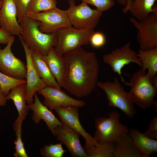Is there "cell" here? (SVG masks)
I'll return each mask as SVG.
<instances>
[{"label": "cell", "instance_id": "cell-1", "mask_svg": "<svg viewBox=\"0 0 157 157\" xmlns=\"http://www.w3.org/2000/svg\"><path fill=\"white\" fill-rule=\"evenodd\" d=\"M63 56L66 71L62 87L78 97L88 95L98 82L99 65L95 53L87 52L81 47Z\"/></svg>", "mask_w": 157, "mask_h": 157}, {"label": "cell", "instance_id": "cell-2", "mask_svg": "<svg viewBox=\"0 0 157 157\" xmlns=\"http://www.w3.org/2000/svg\"><path fill=\"white\" fill-rule=\"evenodd\" d=\"M40 22L25 16L19 23L22 31L20 36L32 51L46 55L55 47L58 42L57 31L50 33L41 32L38 29Z\"/></svg>", "mask_w": 157, "mask_h": 157}, {"label": "cell", "instance_id": "cell-3", "mask_svg": "<svg viewBox=\"0 0 157 157\" xmlns=\"http://www.w3.org/2000/svg\"><path fill=\"white\" fill-rule=\"evenodd\" d=\"M126 85L131 87L129 92L134 104L144 110L154 104L157 87L154 85L146 70L141 68L135 72Z\"/></svg>", "mask_w": 157, "mask_h": 157}, {"label": "cell", "instance_id": "cell-4", "mask_svg": "<svg viewBox=\"0 0 157 157\" xmlns=\"http://www.w3.org/2000/svg\"><path fill=\"white\" fill-rule=\"evenodd\" d=\"M108 117H100L95 119V130L94 138L97 142L114 143L129 130L119 121L120 115L115 111L108 114Z\"/></svg>", "mask_w": 157, "mask_h": 157}, {"label": "cell", "instance_id": "cell-5", "mask_svg": "<svg viewBox=\"0 0 157 157\" xmlns=\"http://www.w3.org/2000/svg\"><path fill=\"white\" fill-rule=\"evenodd\" d=\"M97 85L106 93L109 106L119 108L129 118L133 117L136 113L134 104L117 77L112 81L97 82Z\"/></svg>", "mask_w": 157, "mask_h": 157}, {"label": "cell", "instance_id": "cell-6", "mask_svg": "<svg viewBox=\"0 0 157 157\" xmlns=\"http://www.w3.org/2000/svg\"><path fill=\"white\" fill-rule=\"evenodd\" d=\"M94 32V30L76 28L72 25L60 28L57 31L58 42L54 47L55 51L62 56L83 45H87Z\"/></svg>", "mask_w": 157, "mask_h": 157}, {"label": "cell", "instance_id": "cell-7", "mask_svg": "<svg viewBox=\"0 0 157 157\" xmlns=\"http://www.w3.org/2000/svg\"><path fill=\"white\" fill-rule=\"evenodd\" d=\"M68 8L65 10L72 25L78 29L93 30L98 24L102 12L91 8L84 2L76 5L75 0H68Z\"/></svg>", "mask_w": 157, "mask_h": 157}, {"label": "cell", "instance_id": "cell-8", "mask_svg": "<svg viewBox=\"0 0 157 157\" xmlns=\"http://www.w3.org/2000/svg\"><path fill=\"white\" fill-rule=\"evenodd\" d=\"M129 20L138 30L137 40L140 49H149L157 46V10L141 20L133 17Z\"/></svg>", "mask_w": 157, "mask_h": 157}, {"label": "cell", "instance_id": "cell-9", "mask_svg": "<svg viewBox=\"0 0 157 157\" xmlns=\"http://www.w3.org/2000/svg\"><path fill=\"white\" fill-rule=\"evenodd\" d=\"M39 21V29L42 32L50 33L59 28L72 25L65 10L56 6L39 13H27L25 16Z\"/></svg>", "mask_w": 157, "mask_h": 157}, {"label": "cell", "instance_id": "cell-10", "mask_svg": "<svg viewBox=\"0 0 157 157\" xmlns=\"http://www.w3.org/2000/svg\"><path fill=\"white\" fill-rule=\"evenodd\" d=\"M131 42L129 41L121 47L115 48L110 53L104 55L103 58L104 63L109 65L114 72L118 74L122 82L125 84L127 82L122 76L123 68L131 63L142 67L137 53L131 48Z\"/></svg>", "mask_w": 157, "mask_h": 157}, {"label": "cell", "instance_id": "cell-11", "mask_svg": "<svg viewBox=\"0 0 157 157\" xmlns=\"http://www.w3.org/2000/svg\"><path fill=\"white\" fill-rule=\"evenodd\" d=\"M15 40L12 35L6 46L0 49V71L9 76L18 79H25L26 66L20 59L15 57L11 51Z\"/></svg>", "mask_w": 157, "mask_h": 157}, {"label": "cell", "instance_id": "cell-12", "mask_svg": "<svg viewBox=\"0 0 157 157\" xmlns=\"http://www.w3.org/2000/svg\"><path fill=\"white\" fill-rule=\"evenodd\" d=\"M54 110L63 124L78 133L84 138L85 141L83 147L85 150L97 143L94 137L86 132L82 126L79 119L78 108L73 106L59 107Z\"/></svg>", "mask_w": 157, "mask_h": 157}, {"label": "cell", "instance_id": "cell-13", "mask_svg": "<svg viewBox=\"0 0 157 157\" xmlns=\"http://www.w3.org/2000/svg\"><path fill=\"white\" fill-rule=\"evenodd\" d=\"M38 92L44 97V105L51 111L59 107L73 106L81 108L85 104V101L72 97L61 89L48 86Z\"/></svg>", "mask_w": 157, "mask_h": 157}, {"label": "cell", "instance_id": "cell-14", "mask_svg": "<svg viewBox=\"0 0 157 157\" xmlns=\"http://www.w3.org/2000/svg\"><path fill=\"white\" fill-rule=\"evenodd\" d=\"M19 39L24 49L26 61V104L33 102L34 94L39 90L47 86L39 77L33 65L31 56V50L24 43L21 38Z\"/></svg>", "mask_w": 157, "mask_h": 157}, {"label": "cell", "instance_id": "cell-15", "mask_svg": "<svg viewBox=\"0 0 157 157\" xmlns=\"http://www.w3.org/2000/svg\"><path fill=\"white\" fill-rule=\"evenodd\" d=\"M53 135L65 146L71 156L88 157L81 143L80 134L69 127L63 124L55 129Z\"/></svg>", "mask_w": 157, "mask_h": 157}, {"label": "cell", "instance_id": "cell-16", "mask_svg": "<svg viewBox=\"0 0 157 157\" xmlns=\"http://www.w3.org/2000/svg\"><path fill=\"white\" fill-rule=\"evenodd\" d=\"M14 0H3L0 8V28L11 35L20 36L22 31L17 19Z\"/></svg>", "mask_w": 157, "mask_h": 157}, {"label": "cell", "instance_id": "cell-17", "mask_svg": "<svg viewBox=\"0 0 157 157\" xmlns=\"http://www.w3.org/2000/svg\"><path fill=\"white\" fill-rule=\"evenodd\" d=\"M34 97V102L27 104L29 109L33 111L32 119L36 124L39 123L41 120H43L53 135L55 129L62 125L63 123L55 116L51 110L42 103L36 92Z\"/></svg>", "mask_w": 157, "mask_h": 157}, {"label": "cell", "instance_id": "cell-18", "mask_svg": "<svg viewBox=\"0 0 157 157\" xmlns=\"http://www.w3.org/2000/svg\"><path fill=\"white\" fill-rule=\"evenodd\" d=\"M45 60L60 87H62L66 71V65L62 56L58 54L54 47L44 56Z\"/></svg>", "mask_w": 157, "mask_h": 157}, {"label": "cell", "instance_id": "cell-19", "mask_svg": "<svg viewBox=\"0 0 157 157\" xmlns=\"http://www.w3.org/2000/svg\"><path fill=\"white\" fill-rule=\"evenodd\" d=\"M113 155L114 157H143L129 133L122 136L114 143Z\"/></svg>", "mask_w": 157, "mask_h": 157}, {"label": "cell", "instance_id": "cell-20", "mask_svg": "<svg viewBox=\"0 0 157 157\" xmlns=\"http://www.w3.org/2000/svg\"><path fill=\"white\" fill-rule=\"evenodd\" d=\"M44 56L38 52L32 51V61L34 67L39 77L47 86L61 89L45 60Z\"/></svg>", "mask_w": 157, "mask_h": 157}, {"label": "cell", "instance_id": "cell-21", "mask_svg": "<svg viewBox=\"0 0 157 157\" xmlns=\"http://www.w3.org/2000/svg\"><path fill=\"white\" fill-rule=\"evenodd\" d=\"M26 83L19 84L11 90L6 96L7 100H12L17 111L18 118L22 121L27 116L29 109L26 104Z\"/></svg>", "mask_w": 157, "mask_h": 157}, {"label": "cell", "instance_id": "cell-22", "mask_svg": "<svg viewBox=\"0 0 157 157\" xmlns=\"http://www.w3.org/2000/svg\"><path fill=\"white\" fill-rule=\"evenodd\" d=\"M129 134L143 157H149L157 151V140L151 138L136 129H132Z\"/></svg>", "mask_w": 157, "mask_h": 157}, {"label": "cell", "instance_id": "cell-23", "mask_svg": "<svg viewBox=\"0 0 157 157\" xmlns=\"http://www.w3.org/2000/svg\"><path fill=\"white\" fill-rule=\"evenodd\" d=\"M137 56L142 64V68L147 70V72L151 78L157 74V46L148 50H139Z\"/></svg>", "mask_w": 157, "mask_h": 157}, {"label": "cell", "instance_id": "cell-24", "mask_svg": "<svg viewBox=\"0 0 157 157\" xmlns=\"http://www.w3.org/2000/svg\"><path fill=\"white\" fill-rule=\"evenodd\" d=\"M156 0H133L129 11L133 17L138 20L146 17L151 13L157 10L155 6Z\"/></svg>", "mask_w": 157, "mask_h": 157}, {"label": "cell", "instance_id": "cell-25", "mask_svg": "<svg viewBox=\"0 0 157 157\" xmlns=\"http://www.w3.org/2000/svg\"><path fill=\"white\" fill-rule=\"evenodd\" d=\"M114 143L97 142L85 150L88 157H113Z\"/></svg>", "mask_w": 157, "mask_h": 157}, {"label": "cell", "instance_id": "cell-26", "mask_svg": "<svg viewBox=\"0 0 157 157\" xmlns=\"http://www.w3.org/2000/svg\"><path fill=\"white\" fill-rule=\"evenodd\" d=\"M22 121L17 117L15 120L13 125V128L16 135V138L14 141L15 151L13 155L15 157H28L25 150L24 143L22 138Z\"/></svg>", "mask_w": 157, "mask_h": 157}, {"label": "cell", "instance_id": "cell-27", "mask_svg": "<svg viewBox=\"0 0 157 157\" xmlns=\"http://www.w3.org/2000/svg\"><path fill=\"white\" fill-rule=\"evenodd\" d=\"M57 3V0H31L27 13H34L44 11L56 7Z\"/></svg>", "mask_w": 157, "mask_h": 157}, {"label": "cell", "instance_id": "cell-28", "mask_svg": "<svg viewBox=\"0 0 157 157\" xmlns=\"http://www.w3.org/2000/svg\"><path fill=\"white\" fill-rule=\"evenodd\" d=\"M66 151L60 142L44 145L40 149L39 154L43 157H63Z\"/></svg>", "mask_w": 157, "mask_h": 157}, {"label": "cell", "instance_id": "cell-29", "mask_svg": "<svg viewBox=\"0 0 157 157\" xmlns=\"http://www.w3.org/2000/svg\"><path fill=\"white\" fill-rule=\"evenodd\" d=\"M26 80L18 79L7 76L0 72V85L2 92L6 96L10 90L14 87L26 83Z\"/></svg>", "mask_w": 157, "mask_h": 157}, {"label": "cell", "instance_id": "cell-30", "mask_svg": "<svg viewBox=\"0 0 157 157\" xmlns=\"http://www.w3.org/2000/svg\"><path fill=\"white\" fill-rule=\"evenodd\" d=\"M90 4L96 8V9L103 12L110 9L115 5L114 0H79Z\"/></svg>", "mask_w": 157, "mask_h": 157}, {"label": "cell", "instance_id": "cell-31", "mask_svg": "<svg viewBox=\"0 0 157 157\" xmlns=\"http://www.w3.org/2000/svg\"><path fill=\"white\" fill-rule=\"evenodd\" d=\"M106 40V36L103 32L94 31L90 37L89 44L93 47L98 49L102 47L105 44Z\"/></svg>", "mask_w": 157, "mask_h": 157}, {"label": "cell", "instance_id": "cell-32", "mask_svg": "<svg viewBox=\"0 0 157 157\" xmlns=\"http://www.w3.org/2000/svg\"><path fill=\"white\" fill-rule=\"evenodd\" d=\"M17 12V19L19 24L27 13L28 6L31 0H14Z\"/></svg>", "mask_w": 157, "mask_h": 157}, {"label": "cell", "instance_id": "cell-33", "mask_svg": "<svg viewBox=\"0 0 157 157\" xmlns=\"http://www.w3.org/2000/svg\"><path fill=\"white\" fill-rule=\"evenodd\" d=\"M152 139H157V117H154L150 121L148 129L143 133Z\"/></svg>", "mask_w": 157, "mask_h": 157}, {"label": "cell", "instance_id": "cell-34", "mask_svg": "<svg viewBox=\"0 0 157 157\" xmlns=\"http://www.w3.org/2000/svg\"><path fill=\"white\" fill-rule=\"evenodd\" d=\"M7 101L6 96H5L3 93L0 85V106H5Z\"/></svg>", "mask_w": 157, "mask_h": 157}, {"label": "cell", "instance_id": "cell-35", "mask_svg": "<svg viewBox=\"0 0 157 157\" xmlns=\"http://www.w3.org/2000/svg\"><path fill=\"white\" fill-rule=\"evenodd\" d=\"M116 1L119 4L124 6L126 5L127 0H116Z\"/></svg>", "mask_w": 157, "mask_h": 157}, {"label": "cell", "instance_id": "cell-36", "mask_svg": "<svg viewBox=\"0 0 157 157\" xmlns=\"http://www.w3.org/2000/svg\"><path fill=\"white\" fill-rule=\"evenodd\" d=\"M3 2V0H0V8L2 6Z\"/></svg>", "mask_w": 157, "mask_h": 157}]
</instances>
